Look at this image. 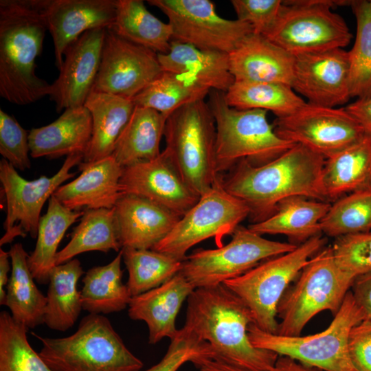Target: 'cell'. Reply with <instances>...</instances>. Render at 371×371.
Instances as JSON below:
<instances>
[{
    "label": "cell",
    "mask_w": 371,
    "mask_h": 371,
    "mask_svg": "<svg viewBox=\"0 0 371 371\" xmlns=\"http://www.w3.org/2000/svg\"><path fill=\"white\" fill-rule=\"evenodd\" d=\"M12 269L11 259L9 251L0 249V304L4 305L6 297V288L10 277L9 272Z\"/></svg>",
    "instance_id": "obj_51"
},
{
    "label": "cell",
    "mask_w": 371,
    "mask_h": 371,
    "mask_svg": "<svg viewBox=\"0 0 371 371\" xmlns=\"http://www.w3.org/2000/svg\"><path fill=\"white\" fill-rule=\"evenodd\" d=\"M331 204L328 201L293 196L282 201L268 218L251 223L248 228L260 234H281L299 245L322 234L320 223Z\"/></svg>",
    "instance_id": "obj_26"
},
{
    "label": "cell",
    "mask_w": 371,
    "mask_h": 371,
    "mask_svg": "<svg viewBox=\"0 0 371 371\" xmlns=\"http://www.w3.org/2000/svg\"><path fill=\"white\" fill-rule=\"evenodd\" d=\"M207 104L216 126V164L218 175L242 159L260 166L278 157L295 144L280 137L262 109L230 106L225 93L211 90Z\"/></svg>",
    "instance_id": "obj_5"
},
{
    "label": "cell",
    "mask_w": 371,
    "mask_h": 371,
    "mask_svg": "<svg viewBox=\"0 0 371 371\" xmlns=\"http://www.w3.org/2000/svg\"><path fill=\"white\" fill-rule=\"evenodd\" d=\"M78 168L82 172L77 178L54 192L56 199L75 211L113 208L123 194L120 186L123 168L111 155L91 164L81 162Z\"/></svg>",
    "instance_id": "obj_22"
},
{
    "label": "cell",
    "mask_w": 371,
    "mask_h": 371,
    "mask_svg": "<svg viewBox=\"0 0 371 371\" xmlns=\"http://www.w3.org/2000/svg\"><path fill=\"white\" fill-rule=\"evenodd\" d=\"M352 1H282L278 18L266 38L293 56L347 46L352 37L339 14L331 10Z\"/></svg>",
    "instance_id": "obj_10"
},
{
    "label": "cell",
    "mask_w": 371,
    "mask_h": 371,
    "mask_svg": "<svg viewBox=\"0 0 371 371\" xmlns=\"http://www.w3.org/2000/svg\"><path fill=\"white\" fill-rule=\"evenodd\" d=\"M350 291L365 319H371V271L356 278Z\"/></svg>",
    "instance_id": "obj_48"
},
{
    "label": "cell",
    "mask_w": 371,
    "mask_h": 371,
    "mask_svg": "<svg viewBox=\"0 0 371 371\" xmlns=\"http://www.w3.org/2000/svg\"><path fill=\"white\" fill-rule=\"evenodd\" d=\"M83 213L65 207L54 195L48 200L47 212L39 221L35 248L28 257L30 271L37 282L48 283L56 266L58 247L67 229Z\"/></svg>",
    "instance_id": "obj_34"
},
{
    "label": "cell",
    "mask_w": 371,
    "mask_h": 371,
    "mask_svg": "<svg viewBox=\"0 0 371 371\" xmlns=\"http://www.w3.org/2000/svg\"><path fill=\"white\" fill-rule=\"evenodd\" d=\"M9 254L12 269L4 305L14 320L27 328H33L44 324L46 296L34 282L28 265L29 255L22 244L12 245Z\"/></svg>",
    "instance_id": "obj_31"
},
{
    "label": "cell",
    "mask_w": 371,
    "mask_h": 371,
    "mask_svg": "<svg viewBox=\"0 0 371 371\" xmlns=\"http://www.w3.org/2000/svg\"><path fill=\"white\" fill-rule=\"evenodd\" d=\"M357 23L355 43L349 54L351 98H371V1H352Z\"/></svg>",
    "instance_id": "obj_40"
},
{
    "label": "cell",
    "mask_w": 371,
    "mask_h": 371,
    "mask_svg": "<svg viewBox=\"0 0 371 371\" xmlns=\"http://www.w3.org/2000/svg\"><path fill=\"white\" fill-rule=\"evenodd\" d=\"M210 91L188 74L163 71L132 101L168 117L180 107L204 100Z\"/></svg>",
    "instance_id": "obj_36"
},
{
    "label": "cell",
    "mask_w": 371,
    "mask_h": 371,
    "mask_svg": "<svg viewBox=\"0 0 371 371\" xmlns=\"http://www.w3.org/2000/svg\"><path fill=\"white\" fill-rule=\"evenodd\" d=\"M167 118L156 110L135 105L112 153L116 161L124 168L157 157Z\"/></svg>",
    "instance_id": "obj_30"
},
{
    "label": "cell",
    "mask_w": 371,
    "mask_h": 371,
    "mask_svg": "<svg viewBox=\"0 0 371 371\" xmlns=\"http://www.w3.org/2000/svg\"><path fill=\"white\" fill-rule=\"evenodd\" d=\"M113 210L122 249H152L181 218L146 199L133 194H122Z\"/></svg>",
    "instance_id": "obj_21"
},
{
    "label": "cell",
    "mask_w": 371,
    "mask_h": 371,
    "mask_svg": "<svg viewBox=\"0 0 371 371\" xmlns=\"http://www.w3.org/2000/svg\"><path fill=\"white\" fill-rule=\"evenodd\" d=\"M225 99L232 107L270 111L277 117L291 115L306 104L291 87L268 82L235 80Z\"/></svg>",
    "instance_id": "obj_38"
},
{
    "label": "cell",
    "mask_w": 371,
    "mask_h": 371,
    "mask_svg": "<svg viewBox=\"0 0 371 371\" xmlns=\"http://www.w3.org/2000/svg\"><path fill=\"white\" fill-rule=\"evenodd\" d=\"M183 326L209 344L214 352L233 363L271 371L278 355L254 346L247 305L223 283L196 288L188 297Z\"/></svg>",
    "instance_id": "obj_3"
},
{
    "label": "cell",
    "mask_w": 371,
    "mask_h": 371,
    "mask_svg": "<svg viewBox=\"0 0 371 371\" xmlns=\"http://www.w3.org/2000/svg\"><path fill=\"white\" fill-rule=\"evenodd\" d=\"M80 223L71 235L70 241L58 251L56 265L63 264L82 253L122 249L117 232L113 207L86 210Z\"/></svg>",
    "instance_id": "obj_37"
},
{
    "label": "cell",
    "mask_w": 371,
    "mask_h": 371,
    "mask_svg": "<svg viewBox=\"0 0 371 371\" xmlns=\"http://www.w3.org/2000/svg\"><path fill=\"white\" fill-rule=\"evenodd\" d=\"M84 155L67 156L59 170L52 177L45 175L27 181L5 159L0 161V181L6 201L5 234L0 245L10 243L16 236L29 234L36 238L41 210L63 182L74 177L71 168L83 161Z\"/></svg>",
    "instance_id": "obj_14"
},
{
    "label": "cell",
    "mask_w": 371,
    "mask_h": 371,
    "mask_svg": "<svg viewBox=\"0 0 371 371\" xmlns=\"http://www.w3.org/2000/svg\"><path fill=\"white\" fill-rule=\"evenodd\" d=\"M321 181L327 201L371 188V138L365 136L326 159Z\"/></svg>",
    "instance_id": "obj_29"
},
{
    "label": "cell",
    "mask_w": 371,
    "mask_h": 371,
    "mask_svg": "<svg viewBox=\"0 0 371 371\" xmlns=\"http://www.w3.org/2000/svg\"><path fill=\"white\" fill-rule=\"evenodd\" d=\"M83 273L77 258L56 265L51 271L44 317V324L50 329L66 331L77 321L82 309L77 284Z\"/></svg>",
    "instance_id": "obj_32"
},
{
    "label": "cell",
    "mask_w": 371,
    "mask_h": 371,
    "mask_svg": "<svg viewBox=\"0 0 371 371\" xmlns=\"http://www.w3.org/2000/svg\"><path fill=\"white\" fill-rule=\"evenodd\" d=\"M365 319L350 290L330 325L322 332L303 336H287L263 331L254 323L248 335L256 348L326 371H356L349 352L352 328Z\"/></svg>",
    "instance_id": "obj_8"
},
{
    "label": "cell",
    "mask_w": 371,
    "mask_h": 371,
    "mask_svg": "<svg viewBox=\"0 0 371 371\" xmlns=\"http://www.w3.org/2000/svg\"><path fill=\"white\" fill-rule=\"evenodd\" d=\"M116 4L117 0H43L46 25L53 39L58 69L67 47L82 34L112 27Z\"/></svg>",
    "instance_id": "obj_20"
},
{
    "label": "cell",
    "mask_w": 371,
    "mask_h": 371,
    "mask_svg": "<svg viewBox=\"0 0 371 371\" xmlns=\"http://www.w3.org/2000/svg\"><path fill=\"white\" fill-rule=\"evenodd\" d=\"M84 106L91 115L92 136L82 163L91 164L112 155L135 104L129 99L91 91Z\"/></svg>",
    "instance_id": "obj_28"
},
{
    "label": "cell",
    "mask_w": 371,
    "mask_h": 371,
    "mask_svg": "<svg viewBox=\"0 0 371 371\" xmlns=\"http://www.w3.org/2000/svg\"><path fill=\"white\" fill-rule=\"evenodd\" d=\"M120 186L123 194L146 199L179 217L200 199L182 179L164 150L152 160L123 168Z\"/></svg>",
    "instance_id": "obj_18"
},
{
    "label": "cell",
    "mask_w": 371,
    "mask_h": 371,
    "mask_svg": "<svg viewBox=\"0 0 371 371\" xmlns=\"http://www.w3.org/2000/svg\"><path fill=\"white\" fill-rule=\"evenodd\" d=\"M297 245L271 240L239 225L229 243L216 249H199L182 261L180 271L195 287L223 284L269 258L289 252Z\"/></svg>",
    "instance_id": "obj_11"
},
{
    "label": "cell",
    "mask_w": 371,
    "mask_h": 371,
    "mask_svg": "<svg viewBox=\"0 0 371 371\" xmlns=\"http://www.w3.org/2000/svg\"><path fill=\"white\" fill-rule=\"evenodd\" d=\"M106 29L87 31L66 49L49 97L58 112L84 106L94 85L101 60Z\"/></svg>",
    "instance_id": "obj_19"
},
{
    "label": "cell",
    "mask_w": 371,
    "mask_h": 371,
    "mask_svg": "<svg viewBox=\"0 0 371 371\" xmlns=\"http://www.w3.org/2000/svg\"><path fill=\"white\" fill-rule=\"evenodd\" d=\"M157 56L163 71L188 74L210 90L226 93L235 82L228 54L172 40L168 52Z\"/></svg>",
    "instance_id": "obj_27"
},
{
    "label": "cell",
    "mask_w": 371,
    "mask_h": 371,
    "mask_svg": "<svg viewBox=\"0 0 371 371\" xmlns=\"http://www.w3.org/2000/svg\"><path fill=\"white\" fill-rule=\"evenodd\" d=\"M249 216L247 206L228 193L220 175L213 187L181 216L168 235L152 249L183 261L192 247L214 238L218 247Z\"/></svg>",
    "instance_id": "obj_12"
},
{
    "label": "cell",
    "mask_w": 371,
    "mask_h": 371,
    "mask_svg": "<svg viewBox=\"0 0 371 371\" xmlns=\"http://www.w3.org/2000/svg\"><path fill=\"white\" fill-rule=\"evenodd\" d=\"M213 352L208 343L201 340L192 331L183 326L170 339L161 360L144 371H177L186 362L192 363Z\"/></svg>",
    "instance_id": "obj_44"
},
{
    "label": "cell",
    "mask_w": 371,
    "mask_h": 371,
    "mask_svg": "<svg viewBox=\"0 0 371 371\" xmlns=\"http://www.w3.org/2000/svg\"><path fill=\"white\" fill-rule=\"evenodd\" d=\"M331 247L340 268L354 280L371 271V232L337 238Z\"/></svg>",
    "instance_id": "obj_43"
},
{
    "label": "cell",
    "mask_w": 371,
    "mask_h": 371,
    "mask_svg": "<svg viewBox=\"0 0 371 371\" xmlns=\"http://www.w3.org/2000/svg\"><path fill=\"white\" fill-rule=\"evenodd\" d=\"M294 56L291 87L308 103L336 107L350 100L348 52L336 48Z\"/></svg>",
    "instance_id": "obj_17"
},
{
    "label": "cell",
    "mask_w": 371,
    "mask_h": 371,
    "mask_svg": "<svg viewBox=\"0 0 371 371\" xmlns=\"http://www.w3.org/2000/svg\"><path fill=\"white\" fill-rule=\"evenodd\" d=\"M27 328L0 313V371H53L30 344Z\"/></svg>",
    "instance_id": "obj_42"
},
{
    "label": "cell",
    "mask_w": 371,
    "mask_h": 371,
    "mask_svg": "<svg viewBox=\"0 0 371 371\" xmlns=\"http://www.w3.org/2000/svg\"><path fill=\"white\" fill-rule=\"evenodd\" d=\"M32 334L42 344L38 354L53 371H140L143 367L100 314L89 313L67 337Z\"/></svg>",
    "instance_id": "obj_4"
},
{
    "label": "cell",
    "mask_w": 371,
    "mask_h": 371,
    "mask_svg": "<svg viewBox=\"0 0 371 371\" xmlns=\"http://www.w3.org/2000/svg\"><path fill=\"white\" fill-rule=\"evenodd\" d=\"M322 234L293 250L260 262L243 275L223 284L249 308L254 324L263 331L277 333V309L280 300L308 261L325 247Z\"/></svg>",
    "instance_id": "obj_9"
},
{
    "label": "cell",
    "mask_w": 371,
    "mask_h": 371,
    "mask_svg": "<svg viewBox=\"0 0 371 371\" xmlns=\"http://www.w3.org/2000/svg\"><path fill=\"white\" fill-rule=\"evenodd\" d=\"M128 271L126 286L131 297L159 286L180 272L182 261L153 249L123 248Z\"/></svg>",
    "instance_id": "obj_39"
},
{
    "label": "cell",
    "mask_w": 371,
    "mask_h": 371,
    "mask_svg": "<svg viewBox=\"0 0 371 371\" xmlns=\"http://www.w3.org/2000/svg\"><path fill=\"white\" fill-rule=\"evenodd\" d=\"M195 289L179 272L159 286L133 297L128 306V316L146 323L150 344L165 337L171 339L179 330L175 325L177 314Z\"/></svg>",
    "instance_id": "obj_24"
},
{
    "label": "cell",
    "mask_w": 371,
    "mask_h": 371,
    "mask_svg": "<svg viewBox=\"0 0 371 371\" xmlns=\"http://www.w3.org/2000/svg\"><path fill=\"white\" fill-rule=\"evenodd\" d=\"M168 19L172 40L199 49L230 54L253 33L252 27L238 19L221 17L209 0H148Z\"/></svg>",
    "instance_id": "obj_13"
},
{
    "label": "cell",
    "mask_w": 371,
    "mask_h": 371,
    "mask_svg": "<svg viewBox=\"0 0 371 371\" xmlns=\"http://www.w3.org/2000/svg\"><path fill=\"white\" fill-rule=\"evenodd\" d=\"M354 280L338 265L331 246L325 247L304 265L282 296L277 309V334L300 335L316 315L339 311Z\"/></svg>",
    "instance_id": "obj_6"
},
{
    "label": "cell",
    "mask_w": 371,
    "mask_h": 371,
    "mask_svg": "<svg viewBox=\"0 0 371 371\" xmlns=\"http://www.w3.org/2000/svg\"><path fill=\"white\" fill-rule=\"evenodd\" d=\"M237 19L248 23L253 33L265 35L275 23L282 1L232 0Z\"/></svg>",
    "instance_id": "obj_46"
},
{
    "label": "cell",
    "mask_w": 371,
    "mask_h": 371,
    "mask_svg": "<svg viewBox=\"0 0 371 371\" xmlns=\"http://www.w3.org/2000/svg\"><path fill=\"white\" fill-rule=\"evenodd\" d=\"M274 131L283 139L301 144L329 158L366 135L357 120L344 108L306 104L291 115L277 117Z\"/></svg>",
    "instance_id": "obj_15"
},
{
    "label": "cell",
    "mask_w": 371,
    "mask_h": 371,
    "mask_svg": "<svg viewBox=\"0 0 371 371\" xmlns=\"http://www.w3.org/2000/svg\"><path fill=\"white\" fill-rule=\"evenodd\" d=\"M164 150L188 186L199 196L220 175L216 164V126L204 100L186 104L167 118Z\"/></svg>",
    "instance_id": "obj_7"
},
{
    "label": "cell",
    "mask_w": 371,
    "mask_h": 371,
    "mask_svg": "<svg viewBox=\"0 0 371 371\" xmlns=\"http://www.w3.org/2000/svg\"><path fill=\"white\" fill-rule=\"evenodd\" d=\"M122 249L109 264L89 269L82 279L80 291L82 309L89 313L108 314L128 306L132 298L122 282Z\"/></svg>",
    "instance_id": "obj_35"
},
{
    "label": "cell",
    "mask_w": 371,
    "mask_h": 371,
    "mask_svg": "<svg viewBox=\"0 0 371 371\" xmlns=\"http://www.w3.org/2000/svg\"><path fill=\"white\" fill-rule=\"evenodd\" d=\"M46 30L43 0L0 1V95L9 102L49 95L51 85L35 72Z\"/></svg>",
    "instance_id": "obj_2"
},
{
    "label": "cell",
    "mask_w": 371,
    "mask_h": 371,
    "mask_svg": "<svg viewBox=\"0 0 371 371\" xmlns=\"http://www.w3.org/2000/svg\"><path fill=\"white\" fill-rule=\"evenodd\" d=\"M92 136V117L85 106L65 109L60 116L29 133L32 158L56 159L86 153Z\"/></svg>",
    "instance_id": "obj_25"
},
{
    "label": "cell",
    "mask_w": 371,
    "mask_h": 371,
    "mask_svg": "<svg viewBox=\"0 0 371 371\" xmlns=\"http://www.w3.org/2000/svg\"><path fill=\"white\" fill-rule=\"evenodd\" d=\"M271 371H326L300 363L290 357L278 356Z\"/></svg>",
    "instance_id": "obj_52"
},
{
    "label": "cell",
    "mask_w": 371,
    "mask_h": 371,
    "mask_svg": "<svg viewBox=\"0 0 371 371\" xmlns=\"http://www.w3.org/2000/svg\"><path fill=\"white\" fill-rule=\"evenodd\" d=\"M349 352L356 371H371V319H363L350 333Z\"/></svg>",
    "instance_id": "obj_47"
},
{
    "label": "cell",
    "mask_w": 371,
    "mask_h": 371,
    "mask_svg": "<svg viewBox=\"0 0 371 371\" xmlns=\"http://www.w3.org/2000/svg\"><path fill=\"white\" fill-rule=\"evenodd\" d=\"M326 159L295 144L272 161L254 166L245 159L221 177L223 188L243 202L254 223L269 217L284 200L293 196L327 201L322 187Z\"/></svg>",
    "instance_id": "obj_1"
},
{
    "label": "cell",
    "mask_w": 371,
    "mask_h": 371,
    "mask_svg": "<svg viewBox=\"0 0 371 371\" xmlns=\"http://www.w3.org/2000/svg\"><path fill=\"white\" fill-rule=\"evenodd\" d=\"M320 227L322 234L335 238L371 232V188L337 199L321 221Z\"/></svg>",
    "instance_id": "obj_41"
},
{
    "label": "cell",
    "mask_w": 371,
    "mask_h": 371,
    "mask_svg": "<svg viewBox=\"0 0 371 371\" xmlns=\"http://www.w3.org/2000/svg\"><path fill=\"white\" fill-rule=\"evenodd\" d=\"M235 80L279 82L291 87L295 56L265 36L251 33L229 54Z\"/></svg>",
    "instance_id": "obj_23"
},
{
    "label": "cell",
    "mask_w": 371,
    "mask_h": 371,
    "mask_svg": "<svg viewBox=\"0 0 371 371\" xmlns=\"http://www.w3.org/2000/svg\"><path fill=\"white\" fill-rule=\"evenodd\" d=\"M29 134L16 120L0 109V153L16 169L31 167Z\"/></svg>",
    "instance_id": "obj_45"
},
{
    "label": "cell",
    "mask_w": 371,
    "mask_h": 371,
    "mask_svg": "<svg viewBox=\"0 0 371 371\" xmlns=\"http://www.w3.org/2000/svg\"><path fill=\"white\" fill-rule=\"evenodd\" d=\"M162 71L156 52L128 41L106 28L100 68L92 91L132 100Z\"/></svg>",
    "instance_id": "obj_16"
},
{
    "label": "cell",
    "mask_w": 371,
    "mask_h": 371,
    "mask_svg": "<svg viewBox=\"0 0 371 371\" xmlns=\"http://www.w3.org/2000/svg\"><path fill=\"white\" fill-rule=\"evenodd\" d=\"M344 109L359 124L365 135L371 138V98L357 99Z\"/></svg>",
    "instance_id": "obj_50"
},
{
    "label": "cell",
    "mask_w": 371,
    "mask_h": 371,
    "mask_svg": "<svg viewBox=\"0 0 371 371\" xmlns=\"http://www.w3.org/2000/svg\"><path fill=\"white\" fill-rule=\"evenodd\" d=\"M192 363L199 371H262L227 361L214 352L204 355Z\"/></svg>",
    "instance_id": "obj_49"
},
{
    "label": "cell",
    "mask_w": 371,
    "mask_h": 371,
    "mask_svg": "<svg viewBox=\"0 0 371 371\" xmlns=\"http://www.w3.org/2000/svg\"><path fill=\"white\" fill-rule=\"evenodd\" d=\"M110 29L157 54L167 53L172 41L170 25L154 16L142 0H117L115 18Z\"/></svg>",
    "instance_id": "obj_33"
}]
</instances>
